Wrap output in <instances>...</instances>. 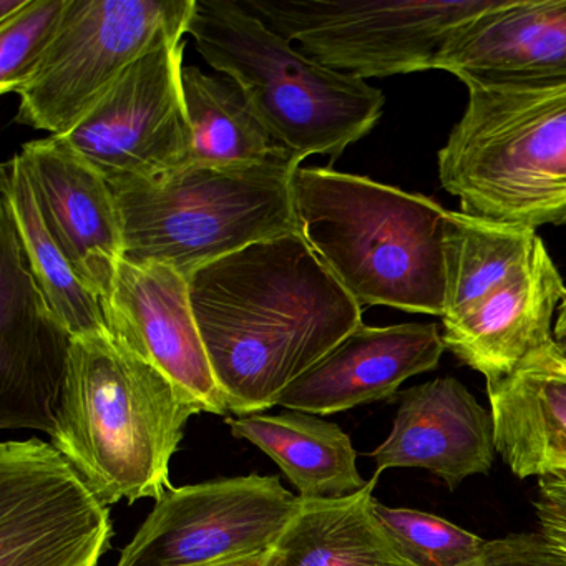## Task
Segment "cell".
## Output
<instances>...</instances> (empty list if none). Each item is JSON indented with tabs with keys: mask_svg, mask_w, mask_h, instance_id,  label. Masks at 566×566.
Wrapping results in <instances>:
<instances>
[{
	"mask_svg": "<svg viewBox=\"0 0 566 566\" xmlns=\"http://www.w3.org/2000/svg\"><path fill=\"white\" fill-rule=\"evenodd\" d=\"M377 476L344 499L304 500L263 566H416L376 513Z\"/></svg>",
	"mask_w": 566,
	"mask_h": 566,
	"instance_id": "20",
	"label": "cell"
},
{
	"mask_svg": "<svg viewBox=\"0 0 566 566\" xmlns=\"http://www.w3.org/2000/svg\"><path fill=\"white\" fill-rule=\"evenodd\" d=\"M495 449L518 479L566 472V353L555 340L486 384Z\"/></svg>",
	"mask_w": 566,
	"mask_h": 566,
	"instance_id": "19",
	"label": "cell"
},
{
	"mask_svg": "<svg viewBox=\"0 0 566 566\" xmlns=\"http://www.w3.org/2000/svg\"><path fill=\"white\" fill-rule=\"evenodd\" d=\"M197 0H69L48 54L19 91L14 120L71 132L138 59L188 35Z\"/></svg>",
	"mask_w": 566,
	"mask_h": 566,
	"instance_id": "8",
	"label": "cell"
},
{
	"mask_svg": "<svg viewBox=\"0 0 566 566\" xmlns=\"http://www.w3.org/2000/svg\"><path fill=\"white\" fill-rule=\"evenodd\" d=\"M266 552L250 553V555L231 556V558L220 559V562L208 563L203 566H263L266 559Z\"/></svg>",
	"mask_w": 566,
	"mask_h": 566,
	"instance_id": "30",
	"label": "cell"
},
{
	"mask_svg": "<svg viewBox=\"0 0 566 566\" xmlns=\"http://www.w3.org/2000/svg\"><path fill=\"white\" fill-rule=\"evenodd\" d=\"M443 350L437 324H363L293 380L276 406L329 416L387 400L410 377L437 369Z\"/></svg>",
	"mask_w": 566,
	"mask_h": 566,
	"instance_id": "16",
	"label": "cell"
},
{
	"mask_svg": "<svg viewBox=\"0 0 566 566\" xmlns=\"http://www.w3.org/2000/svg\"><path fill=\"white\" fill-rule=\"evenodd\" d=\"M184 52L185 38L174 39L138 59L71 132L57 137L111 187L158 181L191 164Z\"/></svg>",
	"mask_w": 566,
	"mask_h": 566,
	"instance_id": "9",
	"label": "cell"
},
{
	"mask_svg": "<svg viewBox=\"0 0 566 566\" xmlns=\"http://www.w3.org/2000/svg\"><path fill=\"white\" fill-rule=\"evenodd\" d=\"M28 4L29 0H0V22L19 14Z\"/></svg>",
	"mask_w": 566,
	"mask_h": 566,
	"instance_id": "32",
	"label": "cell"
},
{
	"mask_svg": "<svg viewBox=\"0 0 566 566\" xmlns=\"http://www.w3.org/2000/svg\"><path fill=\"white\" fill-rule=\"evenodd\" d=\"M195 317L238 417L283 390L363 326V306L300 233L250 244L188 276Z\"/></svg>",
	"mask_w": 566,
	"mask_h": 566,
	"instance_id": "1",
	"label": "cell"
},
{
	"mask_svg": "<svg viewBox=\"0 0 566 566\" xmlns=\"http://www.w3.org/2000/svg\"><path fill=\"white\" fill-rule=\"evenodd\" d=\"M495 452L492 412L462 382L439 377L402 394L389 437L370 457L377 479L387 469H426L455 490L486 475Z\"/></svg>",
	"mask_w": 566,
	"mask_h": 566,
	"instance_id": "17",
	"label": "cell"
},
{
	"mask_svg": "<svg viewBox=\"0 0 566 566\" xmlns=\"http://www.w3.org/2000/svg\"><path fill=\"white\" fill-rule=\"evenodd\" d=\"M536 512L553 513L566 518V472L538 480V495L535 499Z\"/></svg>",
	"mask_w": 566,
	"mask_h": 566,
	"instance_id": "28",
	"label": "cell"
},
{
	"mask_svg": "<svg viewBox=\"0 0 566 566\" xmlns=\"http://www.w3.org/2000/svg\"><path fill=\"white\" fill-rule=\"evenodd\" d=\"M376 513L416 566H462L475 558L486 543L475 533L420 510L390 509L377 502Z\"/></svg>",
	"mask_w": 566,
	"mask_h": 566,
	"instance_id": "25",
	"label": "cell"
},
{
	"mask_svg": "<svg viewBox=\"0 0 566 566\" xmlns=\"http://www.w3.org/2000/svg\"><path fill=\"white\" fill-rule=\"evenodd\" d=\"M495 0H247L307 57L353 77L439 71L453 35Z\"/></svg>",
	"mask_w": 566,
	"mask_h": 566,
	"instance_id": "7",
	"label": "cell"
},
{
	"mask_svg": "<svg viewBox=\"0 0 566 566\" xmlns=\"http://www.w3.org/2000/svg\"><path fill=\"white\" fill-rule=\"evenodd\" d=\"M296 170L190 164L158 181L111 187L120 211L124 260L190 276L250 244L300 233Z\"/></svg>",
	"mask_w": 566,
	"mask_h": 566,
	"instance_id": "6",
	"label": "cell"
},
{
	"mask_svg": "<svg viewBox=\"0 0 566 566\" xmlns=\"http://www.w3.org/2000/svg\"><path fill=\"white\" fill-rule=\"evenodd\" d=\"M553 340L556 346L566 353V297L559 304L558 313H556L555 326H553Z\"/></svg>",
	"mask_w": 566,
	"mask_h": 566,
	"instance_id": "31",
	"label": "cell"
},
{
	"mask_svg": "<svg viewBox=\"0 0 566 566\" xmlns=\"http://www.w3.org/2000/svg\"><path fill=\"white\" fill-rule=\"evenodd\" d=\"M439 180L470 217L535 230L566 223V87L469 88L439 151Z\"/></svg>",
	"mask_w": 566,
	"mask_h": 566,
	"instance_id": "5",
	"label": "cell"
},
{
	"mask_svg": "<svg viewBox=\"0 0 566 566\" xmlns=\"http://www.w3.org/2000/svg\"><path fill=\"white\" fill-rule=\"evenodd\" d=\"M439 71L467 88L566 87V0H495L457 31Z\"/></svg>",
	"mask_w": 566,
	"mask_h": 566,
	"instance_id": "14",
	"label": "cell"
},
{
	"mask_svg": "<svg viewBox=\"0 0 566 566\" xmlns=\"http://www.w3.org/2000/svg\"><path fill=\"white\" fill-rule=\"evenodd\" d=\"M542 530L539 532L553 543V545L566 552V518L553 515V513L536 512Z\"/></svg>",
	"mask_w": 566,
	"mask_h": 566,
	"instance_id": "29",
	"label": "cell"
},
{
	"mask_svg": "<svg viewBox=\"0 0 566 566\" xmlns=\"http://www.w3.org/2000/svg\"><path fill=\"white\" fill-rule=\"evenodd\" d=\"M542 238L535 230L449 211L442 323L459 319L528 263Z\"/></svg>",
	"mask_w": 566,
	"mask_h": 566,
	"instance_id": "24",
	"label": "cell"
},
{
	"mask_svg": "<svg viewBox=\"0 0 566 566\" xmlns=\"http://www.w3.org/2000/svg\"><path fill=\"white\" fill-rule=\"evenodd\" d=\"M102 307L115 339L160 370L203 412H228L191 306L188 276L161 264L122 260Z\"/></svg>",
	"mask_w": 566,
	"mask_h": 566,
	"instance_id": "13",
	"label": "cell"
},
{
	"mask_svg": "<svg viewBox=\"0 0 566 566\" xmlns=\"http://www.w3.org/2000/svg\"><path fill=\"white\" fill-rule=\"evenodd\" d=\"M181 82L193 132L191 164L300 168L303 158L274 137L237 82L195 65H185Z\"/></svg>",
	"mask_w": 566,
	"mask_h": 566,
	"instance_id": "22",
	"label": "cell"
},
{
	"mask_svg": "<svg viewBox=\"0 0 566 566\" xmlns=\"http://www.w3.org/2000/svg\"><path fill=\"white\" fill-rule=\"evenodd\" d=\"M69 0H29L19 14L0 22V94H19L54 42Z\"/></svg>",
	"mask_w": 566,
	"mask_h": 566,
	"instance_id": "26",
	"label": "cell"
},
{
	"mask_svg": "<svg viewBox=\"0 0 566 566\" xmlns=\"http://www.w3.org/2000/svg\"><path fill=\"white\" fill-rule=\"evenodd\" d=\"M300 502L276 475L253 473L171 486L115 566H203L266 552Z\"/></svg>",
	"mask_w": 566,
	"mask_h": 566,
	"instance_id": "11",
	"label": "cell"
},
{
	"mask_svg": "<svg viewBox=\"0 0 566 566\" xmlns=\"http://www.w3.org/2000/svg\"><path fill=\"white\" fill-rule=\"evenodd\" d=\"M111 509L52 443H0V566H97Z\"/></svg>",
	"mask_w": 566,
	"mask_h": 566,
	"instance_id": "10",
	"label": "cell"
},
{
	"mask_svg": "<svg viewBox=\"0 0 566 566\" xmlns=\"http://www.w3.org/2000/svg\"><path fill=\"white\" fill-rule=\"evenodd\" d=\"M18 155L49 231L75 273L104 300L124 260L120 211L111 185L52 135L22 145Z\"/></svg>",
	"mask_w": 566,
	"mask_h": 566,
	"instance_id": "15",
	"label": "cell"
},
{
	"mask_svg": "<svg viewBox=\"0 0 566 566\" xmlns=\"http://www.w3.org/2000/svg\"><path fill=\"white\" fill-rule=\"evenodd\" d=\"M0 191L11 208L29 268L52 313L74 337L107 333L101 297L75 273L49 231L19 155L2 165Z\"/></svg>",
	"mask_w": 566,
	"mask_h": 566,
	"instance_id": "23",
	"label": "cell"
},
{
	"mask_svg": "<svg viewBox=\"0 0 566 566\" xmlns=\"http://www.w3.org/2000/svg\"><path fill=\"white\" fill-rule=\"evenodd\" d=\"M188 35L210 67L240 85L274 137L297 157L337 158L382 115L379 88L296 51L231 0H197Z\"/></svg>",
	"mask_w": 566,
	"mask_h": 566,
	"instance_id": "4",
	"label": "cell"
},
{
	"mask_svg": "<svg viewBox=\"0 0 566 566\" xmlns=\"http://www.w3.org/2000/svg\"><path fill=\"white\" fill-rule=\"evenodd\" d=\"M224 422L237 439L263 450L304 500L344 499L367 485L350 437L337 423L300 410L251 413Z\"/></svg>",
	"mask_w": 566,
	"mask_h": 566,
	"instance_id": "21",
	"label": "cell"
},
{
	"mask_svg": "<svg viewBox=\"0 0 566 566\" xmlns=\"http://www.w3.org/2000/svg\"><path fill=\"white\" fill-rule=\"evenodd\" d=\"M301 237L360 306L443 316L449 210L359 175L300 167Z\"/></svg>",
	"mask_w": 566,
	"mask_h": 566,
	"instance_id": "3",
	"label": "cell"
},
{
	"mask_svg": "<svg viewBox=\"0 0 566 566\" xmlns=\"http://www.w3.org/2000/svg\"><path fill=\"white\" fill-rule=\"evenodd\" d=\"M74 336L42 296L0 198V429L51 436Z\"/></svg>",
	"mask_w": 566,
	"mask_h": 566,
	"instance_id": "12",
	"label": "cell"
},
{
	"mask_svg": "<svg viewBox=\"0 0 566 566\" xmlns=\"http://www.w3.org/2000/svg\"><path fill=\"white\" fill-rule=\"evenodd\" d=\"M462 566H566V552L542 532L513 533L490 539Z\"/></svg>",
	"mask_w": 566,
	"mask_h": 566,
	"instance_id": "27",
	"label": "cell"
},
{
	"mask_svg": "<svg viewBox=\"0 0 566 566\" xmlns=\"http://www.w3.org/2000/svg\"><path fill=\"white\" fill-rule=\"evenodd\" d=\"M565 297L562 274L539 241L505 284L459 319L442 323L446 349L486 384L500 382L553 343V316Z\"/></svg>",
	"mask_w": 566,
	"mask_h": 566,
	"instance_id": "18",
	"label": "cell"
},
{
	"mask_svg": "<svg viewBox=\"0 0 566 566\" xmlns=\"http://www.w3.org/2000/svg\"><path fill=\"white\" fill-rule=\"evenodd\" d=\"M203 412L111 333L74 337L51 443L105 505L160 499L190 417Z\"/></svg>",
	"mask_w": 566,
	"mask_h": 566,
	"instance_id": "2",
	"label": "cell"
}]
</instances>
